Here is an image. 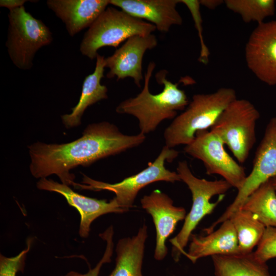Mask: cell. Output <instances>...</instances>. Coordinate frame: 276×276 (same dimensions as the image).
<instances>
[{"label":"cell","instance_id":"1","mask_svg":"<svg viewBox=\"0 0 276 276\" xmlns=\"http://www.w3.org/2000/svg\"><path fill=\"white\" fill-rule=\"evenodd\" d=\"M145 139L141 133L125 134L108 122L89 124L82 136L74 141L61 144L37 142L29 145L30 170L35 178L55 174L62 183L73 185L75 176L70 173L71 169L89 166L100 159L137 147Z\"/></svg>","mask_w":276,"mask_h":276},{"label":"cell","instance_id":"2","mask_svg":"<svg viewBox=\"0 0 276 276\" xmlns=\"http://www.w3.org/2000/svg\"><path fill=\"white\" fill-rule=\"evenodd\" d=\"M155 67L154 62H149L141 91L135 97L122 101L116 108L118 113L136 118L140 133L144 135L154 131L165 120L174 119L177 111L184 110L189 103L187 95L178 87V83L167 79L168 71L165 70L155 75L157 82L164 85L163 91L155 95L150 93L149 82Z\"/></svg>","mask_w":276,"mask_h":276},{"label":"cell","instance_id":"3","mask_svg":"<svg viewBox=\"0 0 276 276\" xmlns=\"http://www.w3.org/2000/svg\"><path fill=\"white\" fill-rule=\"evenodd\" d=\"M236 99L235 90L228 87L220 88L210 94L194 95L185 111L165 129V145L173 148L189 144L197 131L211 128L225 108Z\"/></svg>","mask_w":276,"mask_h":276},{"label":"cell","instance_id":"4","mask_svg":"<svg viewBox=\"0 0 276 276\" xmlns=\"http://www.w3.org/2000/svg\"><path fill=\"white\" fill-rule=\"evenodd\" d=\"M176 172L188 187L192 197L191 210L186 216L181 230L170 240L172 245V257L178 262L186 252L185 248L193 230L203 217L212 213L223 199L224 194L232 187L224 179L212 181L196 177L186 160L178 162Z\"/></svg>","mask_w":276,"mask_h":276},{"label":"cell","instance_id":"5","mask_svg":"<svg viewBox=\"0 0 276 276\" xmlns=\"http://www.w3.org/2000/svg\"><path fill=\"white\" fill-rule=\"evenodd\" d=\"M156 29L149 22L133 17L122 10L108 7L84 34L80 51L83 55L93 60L96 58L100 48H117L132 36L148 35Z\"/></svg>","mask_w":276,"mask_h":276},{"label":"cell","instance_id":"6","mask_svg":"<svg viewBox=\"0 0 276 276\" xmlns=\"http://www.w3.org/2000/svg\"><path fill=\"white\" fill-rule=\"evenodd\" d=\"M178 155V151L165 145L156 158L152 163H149L145 169L120 182L109 183L83 174L82 183L74 182L73 186L75 188L82 190L112 192L116 195L114 198L119 206L127 212L133 206L139 192L147 185L159 181L174 183L181 180L176 172L171 171L165 166L166 162L171 163Z\"/></svg>","mask_w":276,"mask_h":276},{"label":"cell","instance_id":"7","mask_svg":"<svg viewBox=\"0 0 276 276\" xmlns=\"http://www.w3.org/2000/svg\"><path fill=\"white\" fill-rule=\"evenodd\" d=\"M260 113L246 99H236L223 111L211 131L227 146L239 164L244 163L256 142V124Z\"/></svg>","mask_w":276,"mask_h":276},{"label":"cell","instance_id":"8","mask_svg":"<svg viewBox=\"0 0 276 276\" xmlns=\"http://www.w3.org/2000/svg\"><path fill=\"white\" fill-rule=\"evenodd\" d=\"M6 47L10 59L18 68H32L36 52L50 44L52 34L41 20L27 11L24 6L9 10Z\"/></svg>","mask_w":276,"mask_h":276},{"label":"cell","instance_id":"9","mask_svg":"<svg viewBox=\"0 0 276 276\" xmlns=\"http://www.w3.org/2000/svg\"><path fill=\"white\" fill-rule=\"evenodd\" d=\"M224 145L217 134L211 130H203L196 133L195 139L183 150L203 163L207 174L219 175L239 190L246 177L245 169L227 153Z\"/></svg>","mask_w":276,"mask_h":276},{"label":"cell","instance_id":"10","mask_svg":"<svg viewBox=\"0 0 276 276\" xmlns=\"http://www.w3.org/2000/svg\"><path fill=\"white\" fill-rule=\"evenodd\" d=\"M276 176V116L270 119L265 128L264 136L256 151L252 169L246 176L244 182L234 200L223 214L208 227L214 231L218 224L229 219L241 209L247 198L261 185Z\"/></svg>","mask_w":276,"mask_h":276},{"label":"cell","instance_id":"11","mask_svg":"<svg viewBox=\"0 0 276 276\" xmlns=\"http://www.w3.org/2000/svg\"><path fill=\"white\" fill-rule=\"evenodd\" d=\"M247 65L261 81L276 85V20L258 24L245 48Z\"/></svg>","mask_w":276,"mask_h":276},{"label":"cell","instance_id":"12","mask_svg":"<svg viewBox=\"0 0 276 276\" xmlns=\"http://www.w3.org/2000/svg\"><path fill=\"white\" fill-rule=\"evenodd\" d=\"M157 40L153 34L135 35L129 38L117 49L114 53L105 58V67L109 69L106 74L108 78L116 77L117 80L130 77L139 87L144 79L143 59L145 53L156 47Z\"/></svg>","mask_w":276,"mask_h":276},{"label":"cell","instance_id":"13","mask_svg":"<svg viewBox=\"0 0 276 276\" xmlns=\"http://www.w3.org/2000/svg\"><path fill=\"white\" fill-rule=\"evenodd\" d=\"M142 208L152 217L156 232L154 257L163 260L168 253L165 242L175 229L177 223L185 219L186 211L173 205L172 199L158 190H153L141 199Z\"/></svg>","mask_w":276,"mask_h":276},{"label":"cell","instance_id":"14","mask_svg":"<svg viewBox=\"0 0 276 276\" xmlns=\"http://www.w3.org/2000/svg\"><path fill=\"white\" fill-rule=\"evenodd\" d=\"M38 189L58 193L63 196L68 204L74 207L80 215L79 235L82 238L88 236L91 223L99 216L110 213L126 212L118 205L113 198L109 202L105 199H97L80 194L68 186L46 178H41L37 183Z\"/></svg>","mask_w":276,"mask_h":276},{"label":"cell","instance_id":"15","mask_svg":"<svg viewBox=\"0 0 276 276\" xmlns=\"http://www.w3.org/2000/svg\"><path fill=\"white\" fill-rule=\"evenodd\" d=\"M109 2L133 17L147 20L161 32L166 33L172 26L182 24L176 9L180 0H109Z\"/></svg>","mask_w":276,"mask_h":276},{"label":"cell","instance_id":"16","mask_svg":"<svg viewBox=\"0 0 276 276\" xmlns=\"http://www.w3.org/2000/svg\"><path fill=\"white\" fill-rule=\"evenodd\" d=\"M46 3L65 24L71 36L89 28L109 5V0H48Z\"/></svg>","mask_w":276,"mask_h":276},{"label":"cell","instance_id":"17","mask_svg":"<svg viewBox=\"0 0 276 276\" xmlns=\"http://www.w3.org/2000/svg\"><path fill=\"white\" fill-rule=\"evenodd\" d=\"M188 252L184 255L192 263L207 256L241 254L237 234L229 219L216 231L201 236L192 234Z\"/></svg>","mask_w":276,"mask_h":276},{"label":"cell","instance_id":"18","mask_svg":"<svg viewBox=\"0 0 276 276\" xmlns=\"http://www.w3.org/2000/svg\"><path fill=\"white\" fill-rule=\"evenodd\" d=\"M105 66V58L98 54L95 70L85 77L77 104L72 108L71 113L61 116L62 123L66 128L80 125L82 116L88 107L108 98L107 88L101 83Z\"/></svg>","mask_w":276,"mask_h":276},{"label":"cell","instance_id":"19","mask_svg":"<svg viewBox=\"0 0 276 276\" xmlns=\"http://www.w3.org/2000/svg\"><path fill=\"white\" fill-rule=\"evenodd\" d=\"M147 227L144 224L136 235L119 240L116 266L109 276H143L142 269Z\"/></svg>","mask_w":276,"mask_h":276},{"label":"cell","instance_id":"20","mask_svg":"<svg viewBox=\"0 0 276 276\" xmlns=\"http://www.w3.org/2000/svg\"><path fill=\"white\" fill-rule=\"evenodd\" d=\"M215 276H270L266 263L253 252L212 256Z\"/></svg>","mask_w":276,"mask_h":276},{"label":"cell","instance_id":"21","mask_svg":"<svg viewBox=\"0 0 276 276\" xmlns=\"http://www.w3.org/2000/svg\"><path fill=\"white\" fill-rule=\"evenodd\" d=\"M241 209L254 214L266 227H276V191L270 180L254 191Z\"/></svg>","mask_w":276,"mask_h":276},{"label":"cell","instance_id":"22","mask_svg":"<svg viewBox=\"0 0 276 276\" xmlns=\"http://www.w3.org/2000/svg\"><path fill=\"white\" fill-rule=\"evenodd\" d=\"M228 219L235 229L240 253L252 252L261 241L266 227L254 214L242 209L234 213Z\"/></svg>","mask_w":276,"mask_h":276},{"label":"cell","instance_id":"23","mask_svg":"<svg viewBox=\"0 0 276 276\" xmlns=\"http://www.w3.org/2000/svg\"><path fill=\"white\" fill-rule=\"evenodd\" d=\"M273 0H225L224 3L233 12L238 14L245 22L255 21L260 24L275 13Z\"/></svg>","mask_w":276,"mask_h":276},{"label":"cell","instance_id":"24","mask_svg":"<svg viewBox=\"0 0 276 276\" xmlns=\"http://www.w3.org/2000/svg\"><path fill=\"white\" fill-rule=\"evenodd\" d=\"M253 252L255 258L258 261L266 263L276 258V227H266L264 234Z\"/></svg>","mask_w":276,"mask_h":276},{"label":"cell","instance_id":"25","mask_svg":"<svg viewBox=\"0 0 276 276\" xmlns=\"http://www.w3.org/2000/svg\"><path fill=\"white\" fill-rule=\"evenodd\" d=\"M27 247L18 255L13 257H6L0 255V276H16L19 271H22L25 259L30 249L31 241L27 242Z\"/></svg>","mask_w":276,"mask_h":276},{"label":"cell","instance_id":"26","mask_svg":"<svg viewBox=\"0 0 276 276\" xmlns=\"http://www.w3.org/2000/svg\"><path fill=\"white\" fill-rule=\"evenodd\" d=\"M180 2L184 4L187 7L193 18L200 42L201 50L199 60L203 64H206L209 61L210 52L204 43L202 37V18L200 11V4L199 1L180 0Z\"/></svg>","mask_w":276,"mask_h":276},{"label":"cell","instance_id":"27","mask_svg":"<svg viewBox=\"0 0 276 276\" xmlns=\"http://www.w3.org/2000/svg\"><path fill=\"white\" fill-rule=\"evenodd\" d=\"M100 236L107 243L106 248L104 255L96 266L93 269L84 274L76 271H71L63 276H98L103 264L110 262L113 253V229L112 226L108 227L103 233L100 234Z\"/></svg>","mask_w":276,"mask_h":276},{"label":"cell","instance_id":"28","mask_svg":"<svg viewBox=\"0 0 276 276\" xmlns=\"http://www.w3.org/2000/svg\"><path fill=\"white\" fill-rule=\"evenodd\" d=\"M26 2V0H1L0 6L11 10L24 6Z\"/></svg>","mask_w":276,"mask_h":276},{"label":"cell","instance_id":"29","mask_svg":"<svg viewBox=\"0 0 276 276\" xmlns=\"http://www.w3.org/2000/svg\"><path fill=\"white\" fill-rule=\"evenodd\" d=\"M224 1L221 0H200V5L203 6L211 10L216 9L218 6L224 3Z\"/></svg>","mask_w":276,"mask_h":276},{"label":"cell","instance_id":"30","mask_svg":"<svg viewBox=\"0 0 276 276\" xmlns=\"http://www.w3.org/2000/svg\"><path fill=\"white\" fill-rule=\"evenodd\" d=\"M271 182L276 191V176L270 179Z\"/></svg>","mask_w":276,"mask_h":276}]
</instances>
